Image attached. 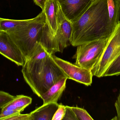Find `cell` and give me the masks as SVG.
I'll use <instances>...</instances> for the list:
<instances>
[{"mask_svg":"<svg viewBox=\"0 0 120 120\" xmlns=\"http://www.w3.org/2000/svg\"><path fill=\"white\" fill-rule=\"evenodd\" d=\"M115 106L117 113V116L115 117V120H120V91L115 103Z\"/></svg>","mask_w":120,"mask_h":120,"instance_id":"obj_22","label":"cell"},{"mask_svg":"<svg viewBox=\"0 0 120 120\" xmlns=\"http://www.w3.org/2000/svg\"><path fill=\"white\" fill-rule=\"evenodd\" d=\"M110 25L107 0H92L84 12L72 23L71 44L77 46L108 35Z\"/></svg>","mask_w":120,"mask_h":120,"instance_id":"obj_2","label":"cell"},{"mask_svg":"<svg viewBox=\"0 0 120 120\" xmlns=\"http://www.w3.org/2000/svg\"><path fill=\"white\" fill-rule=\"evenodd\" d=\"M66 110L63 120H77L74 112L71 109L70 106H66Z\"/></svg>","mask_w":120,"mask_h":120,"instance_id":"obj_21","label":"cell"},{"mask_svg":"<svg viewBox=\"0 0 120 120\" xmlns=\"http://www.w3.org/2000/svg\"><path fill=\"white\" fill-rule=\"evenodd\" d=\"M92 0H58L66 17L72 23L89 7Z\"/></svg>","mask_w":120,"mask_h":120,"instance_id":"obj_9","label":"cell"},{"mask_svg":"<svg viewBox=\"0 0 120 120\" xmlns=\"http://www.w3.org/2000/svg\"><path fill=\"white\" fill-rule=\"evenodd\" d=\"M72 34V23L64 15L58 2V28L55 39L62 53L69 46Z\"/></svg>","mask_w":120,"mask_h":120,"instance_id":"obj_8","label":"cell"},{"mask_svg":"<svg viewBox=\"0 0 120 120\" xmlns=\"http://www.w3.org/2000/svg\"><path fill=\"white\" fill-rule=\"evenodd\" d=\"M52 56L68 79L87 86L92 84L93 75L91 71L64 60L54 55H52Z\"/></svg>","mask_w":120,"mask_h":120,"instance_id":"obj_6","label":"cell"},{"mask_svg":"<svg viewBox=\"0 0 120 120\" xmlns=\"http://www.w3.org/2000/svg\"><path fill=\"white\" fill-rule=\"evenodd\" d=\"M66 106L59 104L58 108L55 113L52 120H62L65 116Z\"/></svg>","mask_w":120,"mask_h":120,"instance_id":"obj_18","label":"cell"},{"mask_svg":"<svg viewBox=\"0 0 120 120\" xmlns=\"http://www.w3.org/2000/svg\"><path fill=\"white\" fill-rule=\"evenodd\" d=\"M58 0H48L44 11L46 22L55 37L58 28Z\"/></svg>","mask_w":120,"mask_h":120,"instance_id":"obj_11","label":"cell"},{"mask_svg":"<svg viewBox=\"0 0 120 120\" xmlns=\"http://www.w3.org/2000/svg\"><path fill=\"white\" fill-rule=\"evenodd\" d=\"M32 99L23 95H17L1 109L0 120L11 116L20 113L31 104Z\"/></svg>","mask_w":120,"mask_h":120,"instance_id":"obj_10","label":"cell"},{"mask_svg":"<svg viewBox=\"0 0 120 120\" xmlns=\"http://www.w3.org/2000/svg\"><path fill=\"white\" fill-rule=\"evenodd\" d=\"M109 35L77 46L75 65L91 71L105 47Z\"/></svg>","mask_w":120,"mask_h":120,"instance_id":"obj_5","label":"cell"},{"mask_svg":"<svg viewBox=\"0 0 120 120\" xmlns=\"http://www.w3.org/2000/svg\"><path fill=\"white\" fill-rule=\"evenodd\" d=\"M31 19L25 20H13L0 18L1 31L8 32L29 22Z\"/></svg>","mask_w":120,"mask_h":120,"instance_id":"obj_14","label":"cell"},{"mask_svg":"<svg viewBox=\"0 0 120 120\" xmlns=\"http://www.w3.org/2000/svg\"><path fill=\"white\" fill-rule=\"evenodd\" d=\"M120 55V21H118L114 24L105 47L91 70L93 75L99 78L103 77L108 68Z\"/></svg>","mask_w":120,"mask_h":120,"instance_id":"obj_4","label":"cell"},{"mask_svg":"<svg viewBox=\"0 0 120 120\" xmlns=\"http://www.w3.org/2000/svg\"><path fill=\"white\" fill-rule=\"evenodd\" d=\"M108 9L109 20L110 24L112 23L115 12V4L113 0H107Z\"/></svg>","mask_w":120,"mask_h":120,"instance_id":"obj_20","label":"cell"},{"mask_svg":"<svg viewBox=\"0 0 120 120\" xmlns=\"http://www.w3.org/2000/svg\"><path fill=\"white\" fill-rule=\"evenodd\" d=\"M59 104L51 103L43 104L30 113L31 120H52Z\"/></svg>","mask_w":120,"mask_h":120,"instance_id":"obj_13","label":"cell"},{"mask_svg":"<svg viewBox=\"0 0 120 120\" xmlns=\"http://www.w3.org/2000/svg\"><path fill=\"white\" fill-rule=\"evenodd\" d=\"M31 120L30 113L21 114L20 113L11 116L4 118L3 120Z\"/></svg>","mask_w":120,"mask_h":120,"instance_id":"obj_19","label":"cell"},{"mask_svg":"<svg viewBox=\"0 0 120 120\" xmlns=\"http://www.w3.org/2000/svg\"><path fill=\"white\" fill-rule=\"evenodd\" d=\"M1 31V29H0V31Z\"/></svg>","mask_w":120,"mask_h":120,"instance_id":"obj_24","label":"cell"},{"mask_svg":"<svg viewBox=\"0 0 120 120\" xmlns=\"http://www.w3.org/2000/svg\"><path fill=\"white\" fill-rule=\"evenodd\" d=\"M120 75V55L108 68L103 77Z\"/></svg>","mask_w":120,"mask_h":120,"instance_id":"obj_15","label":"cell"},{"mask_svg":"<svg viewBox=\"0 0 120 120\" xmlns=\"http://www.w3.org/2000/svg\"><path fill=\"white\" fill-rule=\"evenodd\" d=\"M15 97L14 96L7 92L0 91V108L2 109Z\"/></svg>","mask_w":120,"mask_h":120,"instance_id":"obj_17","label":"cell"},{"mask_svg":"<svg viewBox=\"0 0 120 120\" xmlns=\"http://www.w3.org/2000/svg\"><path fill=\"white\" fill-rule=\"evenodd\" d=\"M71 109L74 112L77 120H93L94 119L88 113V112L83 108L78 107H70Z\"/></svg>","mask_w":120,"mask_h":120,"instance_id":"obj_16","label":"cell"},{"mask_svg":"<svg viewBox=\"0 0 120 120\" xmlns=\"http://www.w3.org/2000/svg\"><path fill=\"white\" fill-rule=\"evenodd\" d=\"M0 54L18 66L24 65L22 53L7 32L0 31Z\"/></svg>","mask_w":120,"mask_h":120,"instance_id":"obj_7","label":"cell"},{"mask_svg":"<svg viewBox=\"0 0 120 120\" xmlns=\"http://www.w3.org/2000/svg\"><path fill=\"white\" fill-rule=\"evenodd\" d=\"M48 0H34V3L41 8L42 11L45 9L46 4Z\"/></svg>","mask_w":120,"mask_h":120,"instance_id":"obj_23","label":"cell"},{"mask_svg":"<svg viewBox=\"0 0 120 120\" xmlns=\"http://www.w3.org/2000/svg\"><path fill=\"white\" fill-rule=\"evenodd\" d=\"M46 22L45 12L42 11L26 24L7 32L22 53L25 62L35 52Z\"/></svg>","mask_w":120,"mask_h":120,"instance_id":"obj_3","label":"cell"},{"mask_svg":"<svg viewBox=\"0 0 120 120\" xmlns=\"http://www.w3.org/2000/svg\"><path fill=\"white\" fill-rule=\"evenodd\" d=\"M67 77H64L52 86L44 93L41 97L43 104L51 103H57L60 98L64 91L66 87Z\"/></svg>","mask_w":120,"mask_h":120,"instance_id":"obj_12","label":"cell"},{"mask_svg":"<svg viewBox=\"0 0 120 120\" xmlns=\"http://www.w3.org/2000/svg\"><path fill=\"white\" fill-rule=\"evenodd\" d=\"M22 72L25 81L40 98L60 80L67 77L52 55L40 43H37L32 56L25 62Z\"/></svg>","mask_w":120,"mask_h":120,"instance_id":"obj_1","label":"cell"}]
</instances>
